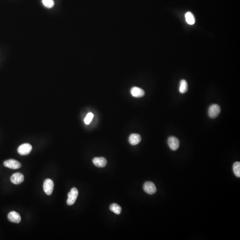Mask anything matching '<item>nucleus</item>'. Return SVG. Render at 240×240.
Listing matches in <instances>:
<instances>
[{
	"label": "nucleus",
	"instance_id": "obj_6",
	"mask_svg": "<svg viewBox=\"0 0 240 240\" xmlns=\"http://www.w3.org/2000/svg\"><path fill=\"white\" fill-rule=\"evenodd\" d=\"M168 144L171 149L174 151H175L179 147V140L178 138L174 136H171L168 138Z\"/></svg>",
	"mask_w": 240,
	"mask_h": 240
},
{
	"label": "nucleus",
	"instance_id": "obj_5",
	"mask_svg": "<svg viewBox=\"0 0 240 240\" xmlns=\"http://www.w3.org/2000/svg\"><path fill=\"white\" fill-rule=\"evenodd\" d=\"M4 165L6 167L11 169H16L20 168L21 164L18 161L14 159H10L4 161Z\"/></svg>",
	"mask_w": 240,
	"mask_h": 240
},
{
	"label": "nucleus",
	"instance_id": "obj_7",
	"mask_svg": "<svg viewBox=\"0 0 240 240\" xmlns=\"http://www.w3.org/2000/svg\"><path fill=\"white\" fill-rule=\"evenodd\" d=\"M143 189L145 193L150 195L155 194L156 191L155 185L151 182H146L143 186Z\"/></svg>",
	"mask_w": 240,
	"mask_h": 240
},
{
	"label": "nucleus",
	"instance_id": "obj_4",
	"mask_svg": "<svg viewBox=\"0 0 240 240\" xmlns=\"http://www.w3.org/2000/svg\"><path fill=\"white\" fill-rule=\"evenodd\" d=\"M32 146L28 143H25L18 147V151L19 154L22 156L27 155L32 151Z\"/></svg>",
	"mask_w": 240,
	"mask_h": 240
},
{
	"label": "nucleus",
	"instance_id": "obj_2",
	"mask_svg": "<svg viewBox=\"0 0 240 240\" xmlns=\"http://www.w3.org/2000/svg\"><path fill=\"white\" fill-rule=\"evenodd\" d=\"M220 106L217 104H213L209 107L208 111V115L211 118H217L221 113Z\"/></svg>",
	"mask_w": 240,
	"mask_h": 240
},
{
	"label": "nucleus",
	"instance_id": "obj_9",
	"mask_svg": "<svg viewBox=\"0 0 240 240\" xmlns=\"http://www.w3.org/2000/svg\"><path fill=\"white\" fill-rule=\"evenodd\" d=\"M8 218L9 221L14 223H19L21 221V216L18 212L12 211L8 214Z\"/></svg>",
	"mask_w": 240,
	"mask_h": 240
},
{
	"label": "nucleus",
	"instance_id": "obj_11",
	"mask_svg": "<svg viewBox=\"0 0 240 240\" xmlns=\"http://www.w3.org/2000/svg\"><path fill=\"white\" fill-rule=\"evenodd\" d=\"M131 92L132 96L135 97H142L145 94L144 90L137 87H133L131 88Z\"/></svg>",
	"mask_w": 240,
	"mask_h": 240
},
{
	"label": "nucleus",
	"instance_id": "obj_15",
	"mask_svg": "<svg viewBox=\"0 0 240 240\" xmlns=\"http://www.w3.org/2000/svg\"><path fill=\"white\" fill-rule=\"evenodd\" d=\"M109 208L111 211L114 212L115 214H118V215L120 214L122 212V209L121 206L116 203H114V204L111 205Z\"/></svg>",
	"mask_w": 240,
	"mask_h": 240
},
{
	"label": "nucleus",
	"instance_id": "obj_14",
	"mask_svg": "<svg viewBox=\"0 0 240 240\" xmlns=\"http://www.w3.org/2000/svg\"><path fill=\"white\" fill-rule=\"evenodd\" d=\"M188 89V83L185 80H181L180 82L179 91L181 93H185L187 92Z\"/></svg>",
	"mask_w": 240,
	"mask_h": 240
},
{
	"label": "nucleus",
	"instance_id": "obj_8",
	"mask_svg": "<svg viewBox=\"0 0 240 240\" xmlns=\"http://www.w3.org/2000/svg\"><path fill=\"white\" fill-rule=\"evenodd\" d=\"M24 180V175L20 173L14 174L11 178V182L15 185H19L21 183L23 182Z\"/></svg>",
	"mask_w": 240,
	"mask_h": 240
},
{
	"label": "nucleus",
	"instance_id": "obj_16",
	"mask_svg": "<svg viewBox=\"0 0 240 240\" xmlns=\"http://www.w3.org/2000/svg\"><path fill=\"white\" fill-rule=\"evenodd\" d=\"M233 171L235 175L238 178L240 177V162L237 161L234 164Z\"/></svg>",
	"mask_w": 240,
	"mask_h": 240
},
{
	"label": "nucleus",
	"instance_id": "obj_10",
	"mask_svg": "<svg viewBox=\"0 0 240 240\" xmlns=\"http://www.w3.org/2000/svg\"><path fill=\"white\" fill-rule=\"evenodd\" d=\"M93 164L97 167L103 168L106 166L107 165L106 159L104 157H95L92 160Z\"/></svg>",
	"mask_w": 240,
	"mask_h": 240
},
{
	"label": "nucleus",
	"instance_id": "obj_13",
	"mask_svg": "<svg viewBox=\"0 0 240 240\" xmlns=\"http://www.w3.org/2000/svg\"><path fill=\"white\" fill-rule=\"evenodd\" d=\"M186 21L189 25H194L195 22V19L194 14L191 12H188L185 15Z\"/></svg>",
	"mask_w": 240,
	"mask_h": 240
},
{
	"label": "nucleus",
	"instance_id": "obj_12",
	"mask_svg": "<svg viewBox=\"0 0 240 240\" xmlns=\"http://www.w3.org/2000/svg\"><path fill=\"white\" fill-rule=\"evenodd\" d=\"M141 138L139 134H133L129 137V141L130 144L133 145H138L141 141Z\"/></svg>",
	"mask_w": 240,
	"mask_h": 240
},
{
	"label": "nucleus",
	"instance_id": "obj_1",
	"mask_svg": "<svg viewBox=\"0 0 240 240\" xmlns=\"http://www.w3.org/2000/svg\"><path fill=\"white\" fill-rule=\"evenodd\" d=\"M78 195V191L76 188H73L71 192L68 194V198L67 200V205H74Z\"/></svg>",
	"mask_w": 240,
	"mask_h": 240
},
{
	"label": "nucleus",
	"instance_id": "obj_3",
	"mask_svg": "<svg viewBox=\"0 0 240 240\" xmlns=\"http://www.w3.org/2000/svg\"><path fill=\"white\" fill-rule=\"evenodd\" d=\"M54 183L50 179H47L45 181L43 185V190L45 194L48 195H51L54 191Z\"/></svg>",
	"mask_w": 240,
	"mask_h": 240
},
{
	"label": "nucleus",
	"instance_id": "obj_17",
	"mask_svg": "<svg viewBox=\"0 0 240 240\" xmlns=\"http://www.w3.org/2000/svg\"><path fill=\"white\" fill-rule=\"evenodd\" d=\"M42 3L45 6L48 8H52L54 5V0H42Z\"/></svg>",
	"mask_w": 240,
	"mask_h": 240
},
{
	"label": "nucleus",
	"instance_id": "obj_18",
	"mask_svg": "<svg viewBox=\"0 0 240 240\" xmlns=\"http://www.w3.org/2000/svg\"><path fill=\"white\" fill-rule=\"evenodd\" d=\"M93 118V114L92 113H89L87 114V115H86V117H85V119H84V122H85V123L86 124V125H88V124H90V123L91 122V121H92Z\"/></svg>",
	"mask_w": 240,
	"mask_h": 240
}]
</instances>
